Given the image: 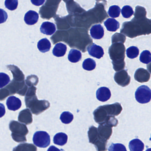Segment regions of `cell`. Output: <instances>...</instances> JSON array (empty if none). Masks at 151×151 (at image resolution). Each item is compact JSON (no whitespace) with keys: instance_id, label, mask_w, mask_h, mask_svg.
<instances>
[{"instance_id":"1","label":"cell","mask_w":151,"mask_h":151,"mask_svg":"<svg viewBox=\"0 0 151 151\" xmlns=\"http://www.w3.org/2000/svg\"><path fill=\"white\" fill-rule=\"evenodd\" d=\"M134 18L130 22H126L122 24L120 32L127 37L134 38L151 33V20L146 18L145 15L134 14Z\"/></svg>"},{"instance_id":"2","label":"cell","mask_w":151,"mask_h":151,"mask_svg":"<svg viewBox=\"0 0 151 151\" xmlns=\"http://www.w3.org/2000/svg\"><path fill=\"white\" fill-rule=\"evenodd\" d=\"M67 44L72 48H76L82 52H86L87 47L93 42V40L84 29L74 28L68 31Z\"/></svg>"},{"instance_id":"3","label":"cell","mask_w":151,"mask_h":151,"mask_svg":"<svg viewBox=\"0 0 151 151\" xmlns=\"http://www.w3.org/2000/svg\"><path fill=\"white\" fill-rule=\"evenodd\" d=\"M25 103L27 108L35 115H38L49 108L50 104L46 100H39L36 95L25 96Z\"/></svg>"},{"instance_id":"4","label":"cell","mask_w":151,"mask_h":151,"mask_svg":"<svg viewBox=\"0 0 151 151\" xmlns=\"http://www.w3.org/2000/svg\"><path fill=\"white\" fill-rule=\"evenodd\" d=\"M9 128L12 132L11 136L14 141L18 143L26 142V136L28 134V130L26 125L12 120L10 122Z\"/></svg>"},{"instance_id":"5","label":"cell","mask_w":151,"mask_h":151,"mask_svg":"<svg viewBox=\"0 0 151 151\" xmlns=\"http://www.w3.org/2000/svg\"><path fill=\"white\" fill-rule=\"evenodd\" d=\"M126 49L124 44L121 42L112 43L108 50L110 58L112 61L124 60Z\"/></svg>"},{"instance_id":"6","label":"cell","mask_w":151,"mask_h":151,"mask_svg":"<svg viewBox=\"0 0 151 151\" xmlns=\"http://www.w3.org/2000/svg\"><path fill=\"white\" fill-rule=\"evenodd\" d=\"M33 142L35 145L37 147L46 148L50 144V137L48 133L45 131H37L34 134Z\"/></svg>"},{"instance_id":"7","label":"cell","mask_w":151,"mask_h":151,"mask_svg":"<svg viewBox=\"0 0 151 151\" xmlns=\"http://www.w3.org/2000/svg\"><path fill=\"white\" fill-rule=\"evenodd\" d=\"M135 99L138 103L142 104H147L150 101L151 89L146 85L140 86L135 92Z\"/></svg>"},{"instance_id":"8","label":"cell","mask_w":151,"mask_h":151,"mask_svg":"<svg viewBox=\"0 0 151 151\" xmlns=\"http://www.w3.org/2000/svg\"><path fill=\"white\" fill-rule=\"evenodd\" d=\"M114 80L118 85L125 87L130 83L131 77L129 75L127 70H123L115 73Z\"/></svg>"},{"instance_id":"9","label":"cell","mask_w":151,"mask_h":151,"mask_svg":"<svg viewBox=\"0 0 151 151\" xmlns=\"http://www.w3.org/2000/svg\"><path fill=\"white\" fill-rule=\"evenodd\" d=\"M89 142L93 144L95 147H98L107 142L103 141L98 136V129L94 126H91L89 128L88 132Z\"/></svg>"},{"instance_id":"10","label":"cell","mask_w":151,"mask_h":151,"mask_svg":"<svg viewBox=\"0 0 151 151\" xmlns=\"http://www.w3.org/2000/svg\"><path fill=\"white\" fill-rule=\"evenodd\" d=\"M93 114L96 122L99 125L104 124L108 115L103 106H101L95 110Z\"/></svg>"},{"instance_id":"11","label":"cell","mask_w":151,"mask_h":151,"mask_svg":"<svg viewBox=\"0 0 151 151\" xmlns=\"http://www.w3.org/2000/svg\"><path fill=\"white\" fill-rule=\"evenodd\" d=\"M98 129V136L103 141L107 142L112 134V127L105 124L99 125Z\"/></svg>"},{"instance_id":"12","label":"cell","mask_w":151,"mask_h":151,"mask_svg":"<svg viewBox=\"0 0 151 151\" xmlns=\"http://www.w3.org/2000/svg\"><path fill=\"white\" fill-rule=\"evenodd\" d=\"M105 109L108 116H118L120 114L122 111V107L120 104L114 103L112 104H107L103 106Z\"/></svg>"},{"instance_id":"13","label":"cell","mask_w":151,"mask_h":151,"mask_svg":"<svg viewBox=\"0 0 151 151\" xmlns=\"http://www.w3.org/2000/svg\"><path fill=\"white\" fill-rule=\"evenodd\" d=\"M150 78V73L147 70L144 68H139L136 71L134 79L138 82L145 83L148 82Z\"/></svg>"},{"instance_id":"14","label":"cell","mask_w":151,"mask_h":151,"mask_svg":"<svg viewBox=\"0 0 151 151\" xmlns=\"http://www.w3.org/2000/svg\"><path fill=\"white\" fill-rule=\"evenodd\" d=\"M87 50L90 56L98 59L102 58L104 55L103 48L95 43L89 45L87 48Z\"/></svg>"},{"instance_id":"15","label":"cell","mask_w":151,"mask_h":151,"mask_svg":"<svg viewBox=\"0 0 151 151\" xmlns=\"http://www.w3.org/2000/svg\"><path fill=\"white\" fill-rule=\"evenodd\" d=\"M18 119L19 122L27 125L33 122V116L29 109H25L20 112Z\"/></svg>"},{"instance_id":"16","label":"cell","mask_w":151,"mask_h":151,"mask_svg":"<svg viewBox=\"0 0 151 151\" xmlns=\"http://www.w3.org/2000/svg\"><path fill=\"white\" fill-rule=\"evenodd\" d=\"M6 105L9 110L16 111L21 107L22 103L19 99L14 96H10L6 101Z\"/></svg>"},{"instance_id":"17","label":"cell","mask_w":151,"mask_h":151,"mask_svg":"<svg viewBox=\"0 0 151 151\" xmlns=\"http://www.w3.org/2000/svg\"><path fill=\"white\" fill-rule=\"evenodd\" d=\"M111 96L110 89L106 87H101L96 91L97 99L101 102H105L110 99Z\"/></svg>"},{"instance_id":"18","label":"cell","mask_w":151,"mask_h":151,"mask_svg":"<svg viewBox=\"0 0 151 151\" xmlns=\"http://www.w3.org/2000/svg\"><path fill=\"white\" fill-rule=\"evenodd\" d=\"M90 34L93 39L100 40L104 35L103 27L101 24H96L93 26L90 29Z\"/></svg>"},{"instance_id":"19","label":"cell","mask_w":151,"mask_h":151,"mask_svg":"<svg viewBox=\"0 0 151 151\" xmlns=\"http://www.w3.org/2000/svg\"><path fill=\"white\" fill-rule=\"evenodd\" d=\"M9 70L10 71L13 75V80L19 81H25V75L23 72L20 70L18 67L14 65H7L6 66Z\"/></svg>"},{"instance_id":"20","label":"cell","mask_w":151,"mask_h":151,"mask_svg":"<svg viewBox=\"0 0 151 151\" xmlns=\"http://www.w3.org/2000/svg\"><path fill=\"white\" fill-rule=\"evenodd\" d=\"M40 32L43 34L48 35H53L56 31L55 24L50 22H43L40 28Z\"/></svg>"},{"instance_id":"21","label":"cell","mask_w":151,"mask_h":151,"mask_svg":"<svg viewBox=\"0 0 151 151\" xmlns=\"http://www.w3.org/2000/svg\"><path fill=\"white\" fill-rule=\"evenodd\" d=\"M39 19V14L36 12L29 10L25 16L24 20L27 24L29 25L35 24L37 23Z\"/></svg>"},{"instance_id":"22","label":"cell","mask_w":151,"mask_h":151,"mask_svg":"<svg viewBox=\"0 0 151 151\" xmlns=\"http://www.w3.org/2000/svg\"><path fill=\"white\" fill-rule=\"evenodd\" d=\"M68 33L66 31H57L54 35L51 38L53 44L59 42H64L67 43L68 41Z\"/></svg>"},{"instance_id":"23","label":"cell","mask_w":151,"mask_h":151,"mask_svg":"<svg viewBox=\"0 0 151 151\" xmlns=\"http://www.w3.org/2000/svg\"><path fill=\"white\" fill-rule=\"evenodd\" d=\"M67 47L63 43H57L52 50L53 55L57 57L64 56L66 53Z\"/></svg>"},{"instance_id":"24","label":"cell","mask_w":151,"mask_h":151,"mask_svg":"<svg viewBox=\"0 0 151 151\" xmlns=\"http://www.w3.org/2000/svg\"><path fill=\"white\" fill-rule=\"evenodd\" d=\"M104 24L109 32H116L120 27L119 23L114 19L108 18L105 21Z\"/></svg>"},{"instance_id":"25","label":"cell","mask_w":151,"mask_h":151,"mask_svg":"<svg viewBox=\"0 0 151 151\" xmlns=\"http://www.w3.org/2000/svg\"><path fill=\"white\" fill-rule=\"evenodd\" d=\"M144 148V144L140 139H134L129 143V148L130 151H143Z\"/></svg>"},{"instance_id":"26","label":"cell","mask_w":151,"mask_h":151,"mask_svg":"<svg viewBox=\"0 0 151 151\" xmlns=\"http://www.w3.org/2000/svg\"><path fill=\"white\" fill-rule=\"evenodd\" d=\"M51 47V43L47 38H44L40 40L37 43L38 50L42 53H46L49 51Z\"/></svg>"},{"instance_id":"27","label":"cell","mask_w":151,"mask_h":151,"mask_svg":"<svg viewBox=\"0 0 151 151\" xmlns=\"http://www.w3.org/2000/svg\"><path fill=\"white\" fill-rule=\"evenodd\" d=\"M68 137L64 133H59L56 134L53 138V142L57 145L63 146L67 143Z\"/></svg>"},{"instance_id":"28","label":"cell","mask_w":151,"mask_h":151,"mask_svg":"<svg viewBox=\"0 0 151 151\" xmlns=\"http://www.w3.org/2000/svg\"><path fill=\"white\" fill-rule=\"evenodd\" d=\"M82 58V54L80 51L77 50L73 49L71 50L68 55V59L70 62L72 63H78Z\"/></svg>"},{"instance_id":"29","label":"cell","mask_w":151,"mask_h":151,"mask_svg":"<svg viewBox=\"0 0 151 151\" xmlns=\"http://www.w3.org/2000/svg\"><path fill=\"white\" fill-rule=\"evenodd\" d=\"M36 146L32 144H20L13 148L12 151H37Z\"/></svg>"},{"instance_id":"30","label":"cell","mask_w":151,"mask_h":151,"mask_svg":"<svg viewBox=\"0 0 151 151\" xmlns=\"http://www.w3.org/2000/svg\"><path fill=\"white\" fill-rule=\"evenodd\" d=\"M96 63L95 60L88 58L85 59L82 63V68L87 71H92L96 68Z\"/></svg>"},{"instance_id":"31","label":"cell","mask_w":151,"mask_h":151,"mask_svg":"<svg viewBox=\"0 0 151 151\" xmlns=\"http://www.w3.org/2000/svg\"><path fill=\"white\" fill-rule=\"evenodd\" d=\"M127 56L129 58L134 59L138 57L139 54V50L137 47L132 46L126 50Z\"/></svg>"},{"instance_id":"32","label":"cell","mask_w":151,"mask_h":151,"mask_svg":"<svg viewBox=\"0 0 151 151\" xmlns=\"http://www.w3.org/2000/svg\"><path fill=\"white\" fill-rule=\"evenodd\" d=\"M73 119V115L70 112H64L60 115V119L64 124H69L72 121Z\"/></svg>"},{"instance_id":"33","label":"cell","mask_w":151,"mask_h":151,"mask_svg":"<svg viewBox=\"0 0 151 151\" xmlns=\"http://www.w3.org/2000/svg\"><path fill=\"white\" fill-rule=\"evenodd\" d=\"M121 11V10L119 6L116 5H113L109 8L108 13L110 17L115 18L119 17Z\"/></svg>"},{"instance_id":"34","label":"cell","mask_w":151,"mask_h":151,"mask_svg":"<svg viewBox=\"0 0 151 151\" xmlns=\"http://www.w3.org/2000/svg\"><path fill=\"white\" fill-rule=\"evenodd\" d=\"M140 60L143 63L148 64L151 63V55L149 50H145L141 53L140 57Z\"/></svg>"},{"instance_id":"35","label":"cell","mask_w":151,"mask_h":151,"mask_svg":"<svg viewBox=\"0 0 151 151\" xmlns=\"http://www.w3.org/2000/svg\"><path fill=\"white\" fill-rule=\"evenodd\" d=\"M122 16L125 18H129L134 14L133 8L129 5H125L121 10Z\"/></svg>"},{"instance_id":"36","label":"cell","mask_w":151,"mask_h":151,"mask_svg":"<svg viewBox=\"0 0 151 151\" xmlns=\"http://www.w3.org/2000/svg\"><path fill=\"white\" fill-rule=\"evenodd\" d=\"M39 79L36 75H31L27 76L26 79V84L28 87L36 86L38 84Z\"/></svg>"},{"instance_id":"37","label":"cell","mask_w":151,"mask_h":151,"mask_svg":"<svg viewBox=\"0 0 151 151\" xmlns=\"http://www.w3.org/2000/svg\"><path fill=\"white\" fill-rule=\"evenodd\" d=\"M126 40V37L124 35L116 33L112 36V43L121 42L124 44Z\"/></svg>"},{"instance_id":"38","label":"cell","mask_w":151,"mask_h":151,"mask_svg":"<svg viewBox=\"0 0 151 151\" xmlns=\"http://www.w3.org/2000/svg\"><path fill=\"white\" fill-rule=\"evenodd\" d=\"M4 5L9 10H15L17 8L18 1V0H5Z\"/></svg>"},{"instance_id":"39","label":"cell","mask_w":151,"mask_h":151,"mask_svg":"<svg viewBox=\"0 0 151 151\" xmlns=\"http://www.w3.org/2000/svg\"><path fill=\"white\" fill-rule=\"evenodd\" d=\"M112 63L113 65V69L116 72L124 70L126 66V63L124 60L112 61Z\"/></svg>"},{"instance_id":"40","label":"cell","mask_w":151,"mask_h":151,"mask_svg":"<svg viewBox=\"0 0 151 151\" xmlns=\"http://www.w3.org/2000/svg\"><path fill=\"white\" fill-rule=\"evenodd\" d=\"M10 81L9 76L3 73H0V88H2L8 85Z\"/></svg>"},{"instance_id":"41","label":"cell","mask_w":151,"mask_h":151,"mask_svg":"<svg viewBox=\"0 0 151 151\" xmlns=\"http://www.w3.org/2000/svg\"><path fill=\"white\" fill-rule=\"evenodd\" d=\"M109 151H127L126 147L121 144L112 143L108 149Z\"/></svg>"},{"instance_id":"42","label":"cell","mask_w":151,"mask_h":151,"mask_svg":"<svg viewBox=\"0 0 151 151\" xmlns=\"http://www.w3.org/2000/svg\"><path fill=\"white\" fill-rule=\"evenodd\" d=\"M10 95L9 92L6 87L0 89V101L4 100Z\"/></svg>"},{"instance_id":"43","label":"cell","mask_w":151,"mask_h":151,"mask_svg":"<svg viewBox=\"0 0 151 151\" xmlns=\"http://www.w3.org/2000/svg\"><path fill=\"white\" fill-rule=\"evenodd\" d=\"M8 19L7 12L2 9H0V24L4 23Z\"/></svg>"},{"instance_id":"44","label":"cell","mask_w":151,"mask_h":151,"mask_svg":"<svg viewBox=\"0 0 151 151\" xmlns=\"http://www.w3.org/2000/svg\"><path fill=\"white\" fill-rule=\"evenodd\" d=\"M31 1L34 5L38 6L43 4L45 0H31Z\"/></svg>"},{"instance_id":"45","label":"cell","mask_w":151,"mask_h":151,"mask_svg":"<svg viewBox=\"0 0 151 151\" xmlns=\"http://www.w3.org/2000/svg\"><path fill=\"white\" fill-rule=\"evenodd\" d=\"M5 114V108L3 104L0 103V118L4 116Z\"/></svg>"},{"instance_id":"46","label":"cell","mask_w":151,"mask_h":151,"mask_svg":"<svg viewBox=\"0 0 151 151\" xmlns=\"http://www.w3.org/2000/svg\"><path fill=\"white\" fill-rule=\"evenodd\" d=\"M47 151H61L59 149L54 146H51L49 148Z\"/></svg>"},{"instance_id":"47","label":"cell","mask_w":151,"mask_h":151,"mask_svg":"<svg viewBox=\"0 0 151 151\" xmlns=\"http://www.w3.org/2000/svg\"><path fill=\"white\" fill-rule=\"evenodd\" d=\"M146 151H151V149L150 148V149H148Z\"/></svg>"},{"instance_id":"48","label":"cell","mask_w":151,"mask_h":151,"mask_svg":"<svg viewBox=\"0 0 151 151\" xmlns=\"http://www.w3.org/2000/svg\"><path fill=\"white\" fill-rule=\"evenodd\" d=\"M64 1L66 2V1H68V0H64Z\"/></svg>"}]
</instances>
